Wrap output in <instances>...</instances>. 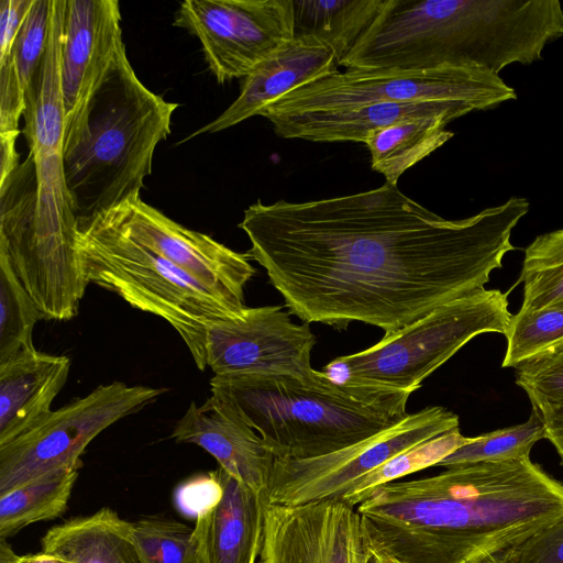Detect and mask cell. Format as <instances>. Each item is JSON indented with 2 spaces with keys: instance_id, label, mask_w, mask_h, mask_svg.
<instances>
[{
  "instance_id": "cell-1",
  "label": "cell",
  "mask_w": 563,
  "mask_h": 563,
  "mask_svg": "<svg viewBox=\"0 0 563 563\" xmlns=\"http://www.w3.org/2000/svg\"><path fill=\"white\" fill-rule=\"evenodd\" d=\"M529 201L511 197L448 220L397 185L303 202L261 200L239 227L246 252L305 322L357 321L393 333L434 308L485 288L516 247Z\"/></svg>"
},
{
  "instance_id": "cell-2",
  "label": "cell",
  "mask_w": 563,
  "mask_h": 563,
  "mask_svg": "<svg viewBox=\"0 0 563 563\" xmlns=\"http://www.w3.org/2000/svg\"><path fill=\"white\" fill-rule=\"evenodd\" d=\"M371 555L396 563H479L563 518V483L530 457L391 482L356 507Z\"/></svg>"
},
{
  "instance_id": "cell-3",
  "label": "cell",
  "mask_w": 563,
  "mask_h": 563,
  "mask_svg": "<svg viewBox=\"0 0 563 563\" xmlns=\"http://www.w3.org/2000/svg\"><path fill=\"white\" fill-rule=\"evenodd\" d=\"M563 36L559 0H387L340 65L482 68L529 65Z\"/></svg>"
},
{
  "instance_id": "cell-4",
  "label": "cell",
  "mask_w": 563,
  "mask_h": 563,
  "mask_svg": "<svg viewBox=\"0 0 563 563\" xmlns=\"http://www.w3.org/2000/svg\"><path fill=\"white\" fill-rule=\"evenodd\" d=\"M65 3L53 0L46 53L25 92L23 133L34 165L35 190L10 196L0 210V251L26 291L42 303L74 300L88 285L64 173L60 54Z\"/></svg>"
},
{
  "instance_id": "cell-5",
  "label": "cell",
  "mask_w": 563,
  "mask_h": 563,
  "mask_svg": "<svg viewBox=\"0 0 563 563\" xmlns=\"http://www.w3.org/2000/svg\"><path fill=\"white\" fill-rule=\"evenodd\" d=\"M178 103L146 88L121 46L64 136V173L78 229L140 197Z\"/></svg>"
},
{
  "instance_id": "cell-6",
  "label": "cell",
  "mask_w": 563,
  "mask_h": 563,
  "mask_svg": "<svg viewBox=\"0 0 563 563\" xmlns=\"http://www.w3.org/2000/svg\"><path fill=\"white\" fill-rule=\"evenodd\" d=\"M210 387L276 459L294 460L331 454L396 426L411 395L340 385L324 374L312 384L287 375H214Z\"/></svg>"
},
{
  "instance_id": "cell-7",
  "label": "cell",
  "mask_w": 563,
  "mask_h": 563,
  "mask_svg": "<svg viewBox=\"0 0 563 563\" xmlns=\"http://www.w3.org/2000/svg\"><path fill=\"white\" fill-rule=\"evenodd\" d=\"M77 246L88 284L113 291L133 308L167 321L197 367L206 369L208 328L240 313L100 217L78 229Z\"/></svg>"
},
{
  "instance_id": "cell-8",
  "label": "cell",
  "mask_w": 563,
  "mask_h": 563,
  "mask_svg": "<svg viewBox=\"0 0 563 563\" xmlns=\"http://www.w3.org/2000/svg\"><path fill=\"white\" fill-rule=\"evenodd\" d=\"M511 316L507 294L484 288L434 308L364 351L334 358L322 373L340 385L412 394L475 336L505 335Z\"/></svg>"
},
{
  "instance_id": "cell-9",
  "label": "cell",
  "mask_w": 563,
  "mask_h": 563,
  "mask_svg": "<svg viewBox=\"0 0 563 563\" xmlns=\"http://www.w3.org/2000/svg\"><path fill=\"white\" fill-rule=\"evenodd\" d=\"M516 98L515 90L499 75L482 68H346L289 91L260 115L426 100L465 101L485 110Z\"/></svg>"
},
{
  "instance_id": "cell-10",
  "label": "cell",
  "mask_w": 563,
  "mask_h": 563,
  "mask_svg": "<svg viewBox=\"0 0 563 563\" xmlns=\"http://www.w3.org/2000/svg\"><path fill=\"white\" fill-rule=\"evenodd\" d=\"M165 389L112 382L52 410L0 445V495L40 475L80 467V456L103 430L153 402Z\"/></svg>"
},
{
  "instance_id": "cell-11",
  "label": "cell",
  "mask_w": 563,
  "mask_h": 563,
  "mask_svg": "<svg viewBox=\"0 0 563 563\" xmlns=\"http://www.w3.org/2000/svg\"><path fill=\"white\" fill-rule=\"evenodd\" d=\"M455 428H459V417L454 412L431 406L408 413L396 426L334 453L306 460L276 459L267 501L299 505L340 500L362 476Z\"/></svg>"
},
{
  "instance_id": "cell-12",
  "label": "cell",
  "mask_w": 563,
  "mask_h": 563,
  "mask_svg": "<svg viewBox=\"0 0 563 563\" xmlns=\"http://www.w3.org/2000/svg\"><path fill=\"white\" fill-rule=\"evenodd\" d=\"M174 25L199 40L219 84L245 78L296 37L294 0H185Z\"/></svg>"
},
{
  "instance_id": "cell-13",
  "label": "cell",
  "mask_w": 563,
  "mask_h": 563,
  "mask_svg": "<svg viewBox=\"0 0 563 563\" xmlns=\"http://www.w3.org/2000/svg\"><path fill=\"white\" fill-rule=\"evenodd\" d=\"M314 344L309 322L296 324L282 306L246 307L208 328L207 366L214 375H287L312 384L323 377L311 366Z\"/></svg>"
},
{
  "instance_id": "cell-14",
  "label": "cell",
  "mask_w": 563,
  "mask_h": 563,
  "mask_svg": "<svg viewBox=\"0 0 563 563\" xmlns=\"http://www.w3.org/2000/svg\"><path fill=\"white\" fill-rule=\"evenodd\" d=\"M99 217L197 280L233 311L246 308L244 287L255 274L247 253L180 225L141 198Z\"/></svg>"
},
{
  "instance_id": "cell-15",
  "label": "cell",
  "mask_w": 563,
  "mask_h": 563,
  "mask_svg": "<svg viewBox=\"0 0 563 563\" xmlns=\"http://www.w3.org/2000/svg\"><path fill=\"white\" fill-rule=\"evenodd\" d=\"M368 554L355 507L340 500L265 505L260 563H362Z\"/></svg>"
},
{
  "instance_id": "cell-16",
  "label": "cell",
  "mask_w": 563,
  "mask_h": 563,
  "mask_svg": "<svg viewBox=\"0 0 563 563\" xmlns=\"http://www.w3.org/2000/svg\"><path fill=\"white\" fill-rule=\"evenodd\" d=\"M123 45L117 0H66L60 54L65 133L78 121Z\"/></svg>"
},
{
  "instance_id": "cell-17",
  "label": "cell",
  "mask_w": 563,
  "mask_h": 563,
  "mask_svg": "<svg viewBox=\"0 0 563 563\" xmlns=\"http://www.w3.org/2000/svg\"><path fill=\"white\" fill-rule=\"evenodd\" d=\"M172 438L202 448L221 470L267 498L276 456L220 398L211 395L202 405L191 401Z\"/></svg>"
},
{
  "instance_id": "cell-18",
  "label": "cell",
  "mask_w": 563,
  "mask_h": 563,
  "mask_svg": "<svg viewBox=\"0 0 563 563\" xmlns=\"http://www.w3.org/2000/svg\"><path fill=\"white\" fill-rule=\"evenodd\" d=\"M342 59L338 48L314 34H299L243 78L238 98L213 121L191 133H216L236 125L289 91L336 71Z\"/></svg>"
},
{
  "instance_id": "cell-19",
  "label": "cell",
  "mask_w": 563,
  "mask_h": 563,
  "mask_svg": "<svg viewBox=\"0 0 563 563\" xmlns=\"http://www.w3.org/2000/svg\"><path fill=\"white\" fill-rule=\"evenodd\" d=\"M478 107L465 101L426 100L379 102L334 110L305 111L266 118L275 133L285 139L312 142H364L372 131L402 121L448 117L451 121Z\"/></svg>"
},
{
  "instance_id": "cell-20",
  "label": "cell",
  "mask_w": 563,
  "mask_h": 563,
  "mask_svg": "<svg viewBox=\"0 0 563 563\" xmlns=\"http://www.w3.org/2000/svg\"><path fill=\"white\" fill-rule=\"evenodd\" d=\"M222 493L196 515L195 539L201 563H258L267 498L217 471Z\"/></svg>"
},
{
  "instance_id": "cell-21",
  "label": "cell",
  "mask_w": 563,
  "mask_h": 563,
  "mask_svg": "<svg viewBox=\"0 0 563 563\" xmlns=\"http://www.w3.org/2000/svg\"><path fill=\"white\" fill-rule=\"evenodd\" d=\"M70 360L35 350L0 365V445L42 420L65 386Z\"/></svg>"
},
{
  "instance_id": "cell-22",
  "label": "cell",
  "mask_w": 563,
  "mask_h": 563,
  "mask_svg": "<svg viewBox=\"0 0 563 563\" xmlns=\"http://www.w3.org/2000/svg\"><path fill=\"white\" fill-rule=\"evenodd\" d=\"M42 551L69 563H140L132 522L108 507L54 526L42 538Z\"/></svg>"
},
{
  "instance_id": "cell-23",
  "label": "cell",
  "mask_w": 563,
  "mask_h": 563,
  "mask_svg": "<svg viewBox=\"0 0 563 563\" xmlns=\"http://www.w3.org/2000/svg\"><path fill=\"white\" fill-rule=\"evenodd\" d=\"M448 117H427L402 121L372 131L364 139L371 154L372 168L386 183L397 185L410 167L446 143L454 133L445 126Z\"/></svg>"
},
{
  "instance_id": "cell-24",
  "label": "cell",
  "mask_w": 563,
  "mask_h": 563,
  "mask_svg": "<svg viewBox=\"0 0 563 563\" xmlns=\"http://www.w3.org/2000/svg\"><path fill=\"white\" fill-rule=\"evenodd\" d=\"M78 467L40 475L0 495V539L25 527L62 516L78 477Z\"/></svg>"
},
{
  "instance_id": "cell-25",
  "label": "cell",
  "mask_w": 563,
  "mask_h": 563,
  "mask_svg": "<svg viewBox=\"0 0 563 563\" xmlns=\"http://www.w3.org/2000/svg\"><path fill=\"white\" fill-rule=\"evenodd\" d=\"M386 1L294 0L296 35H318L333 44L343 58Z\"/></svg>"
},
{
  "instance_id": "cell-26",
  "label": "cell",
  "mask_w": 563,
  "mask_h": 563,
  "mask_svg": "<svg viewBox=\"0 0 563 563\" xmlns=\"http://www.w3.org/2000/svg\"><path fill=\"white\" fill-rule=\"evenodd\" d=\"M519 277L521 309L563 308V229L541 234L529 244Z\"/></svg>"
},
{
  "instance_id": "cell-27",
  "label": "cell",
  "mask_w": 563,
  "mask_h": 563,
  "mask_svg": "<svg viewBox=\"0 0 563 563\" xmlns=\"http://www.w3.org/2000/svg\"><path fill=\"white\" fill-rule=\"evenodd\" d=\"M42 319L44 314L0 254V365L36 350L32 334Z\"/></svg>"
},
{
  "instance_id": "cell-28",
  "label": "cell",
  "mask_w": 563,
  "mask_h": 563,
  "mask_svg": "<svg viewBox=\"0 0 563 563\" xmlns=\"http://www.w3.org/2000/svg\"><path fill=\"white\" fill-rule=\"evenodd\" d=\"M476 437H465L460 428L420 443L388 460L386 463L362 476L340 498L351 507H356L373 489L406 475L438 465L455 450L472 443Z\"/></svg>"
},
{
  "instance_id": "cell-29",
  "label": "cell",
  "mask_w": 563,
  "mask_h": 563,
  "mask_svg": "<svg viewBox=\"0 0 563 563\" xmlns=\"http://www.w3.org/2000/svg\"><path fill=\"white\" fill-rule=\"evenodd\" d=\"M505 336L507 347L503 367L516 368L563 352V308H520L511 316Z\"/></svg>"
},
{
  "instance_id": "cell-30",
  "label": "cell",
  "mask_w": 563,
  "mask_h": 563,
  "mask_svg": "<svg viewBox=\"0 0 563 563\" xmlns=\"http://www.w3.org/2000/svg\"><path fill=\"white\" fill-rule=\"evenodd\" d=\"M545 439L540 412L532 407L520 424L476 435L475 440L444 457L437 466L452 467L479 462H501L530 457L532 446Z\"/></svg>"
},
{
  "instance_id": "cell-31",
  "label": "cell",
  "mask_w": 563,
  "mask_h": 563,
  "mask_svg": "<svg viewBox=\"0 0 563 563\" xmlns=\"http://www.w3.org/2000/svg\"><path fill=\"white\" fill-rule=\"evenodd\" d=\"M132 539L140 563H201L194 528L172 518L132 521Z\"/></svg>"
},
{
  "instance_id": "cell-32",
  "label": "cell",
  "mask_w": 563,
  "mask_h": 563,
  "mask_svg": "<svg viewBox=\"0 0 563 563\" xmlns=\"http://www.w3.org/2000/svg\"><path fill=\"white\" fill-rule=\"evenodd\" d=\"M52 7L53 0L34 1L10 53L25 92L32 85L46 53Z\"/></svg>"
},
{
  "instance_id": "cell-33",
  "label": "cell",
  "mask_w": 563,
  "mask_h": 563,
  "mask_svg": "<svg viewBox=\"0 0 563 563\" xmlns=\"http://www.w3.org/2000/svg\"><path fill=\"white\" fill-rule=\"evenodd\" d=\"M515 379L532 407L563 406V352L516 367Z\"/></svg>"
},
{
  "instance_id": "cell-34",
  "label": "cell",
  "mask_w": 563,
  "mask_h": 563,
  "mask_svg": "<svg viewBox=\"0 0 563 563\" xmlns=\"http://www.w3.org/2000/svg\"><path fill=\"white\" fill-rule=\"evenodd\" d=\"M25 89L12 55L0 59V133L18 132L25 111Z\"/></svg>"
},
{
  "instance_id": "cell-35",
  "label": "cell",
  "mask_w": 563,
  "mask_h": 563,
  "mask_svg": "<svg viewBox=\"0 0 563 563\" xmlns=\"http://www.w3.org/2000/svg\"><path fill=\"white\" fill-rule=\"evenodd\" d=\"M512 563H563V518L509 549Z\"/></svg>"
},
{
  "instance_id": "cell-36",
  "label": "cell",
  "mask_w": 563,
  "mask_h": 563,
  "mask_svg": "<svg viewBox=\"0 0 563 563\" xmlns=\"http://www.w3.org/2000/svg\"><path fill=\"white\" fill-rule=\"evenodd\" d=\"M35 0H1L0 59L10 55L15 38Z\"/></svg>"
},
{
  "instance_id": "cell-37",
  "label": "cell",
  "mask_w": 563,
  "mask_h": 563,
  "mask_svg": "<svg viewBox=\"0 0 563 563\" xmlns=\"http://www.w3.org/2000/svg\"><path fill=\"white\" fill-rule=\"evenodd\" d=\"M536 408L543 420L545 439L556 450L563 465V406L543 405Z\"/></svg>"
},
{
  "instance_id": "cell-38",
  "label": "cell",
  "mask_w": 563,
  "mask_h": 563,
  "mask_svg": "<svg viewBox=\"0 0 563 563\" xmlns=\"http://www.w3.org/2000/svg\"><path fill=\"white\" fill-rule=\"evenodd\" d=\"M18 132L0 133L1 141V162H0V184L4 183L21 164L19 153L16 152Z\"/></svg>"
},
{
  "instance_id": "cell-39",
  "label": "cell",
  "mask_w": 563,
  "mask_h": 563,
  "mask_svg": "<svg viewBox=\"0 0 563 563\" xmlns=\"http://www.w3.org/2000/svg\"><path fill=\"white\" fill-rule=\"evenodd\" d=\"M0 563H69L55 554L40 552L18 555L5 539H0Z\"/></svg>"
},
{
  "instance_id": "cell-40",
  "label": "cell",
  "mask_w": 563,
  "mask_h": 563,
  "mask_svg": "<svg viewBox=\"0 0 563 563\" xmlns=\"http://www.w3.org/2000/svg\"><path fill=\"white\" fill-rule=\"evenodd\" d=\"M479 563H512L509 549L490 554Z\"/></svg>"
},
{
  "instance_id": "cell-41",
  "label": "cell",
  "mask_w": 563,
  "mask_h": 563,
  "mask_svg": "<svg viewBox=\"0 0 563 563\" xmlns=\"http://www.w3.org/2000/svg\"><path fill=\"white\" fill-rule=\"evenodd\" d=\"M368 563H396V562L388 558H385V556L371 555Z\"/></svg>"
},
{
  "instance_id": "cell-42",
  "label": "cell",
  "mask_w": 563,
  "mask_h": 563,
  "mask_svg": "<svg viewBox=\"0 0 563 563\" xmlns=\"http://www.w3.org/2000/svg\"><path fill=\"white\" fill-rule=\"evenodd\" d=\"M369 558H371V554L366 555V556L363 559L362 563H368Z\"/></svg>"
}]
</instances>
